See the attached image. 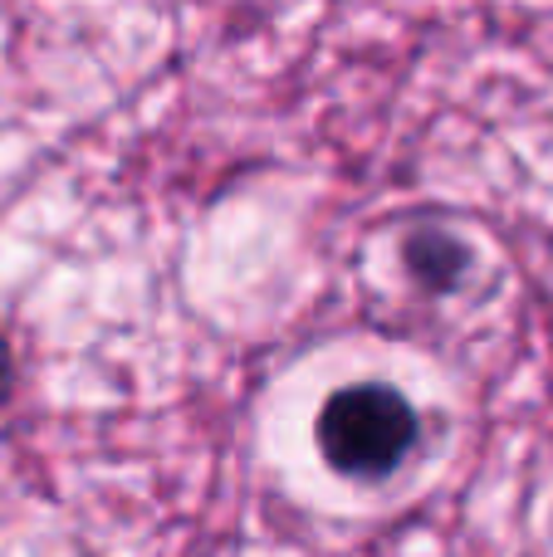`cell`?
<instances>
[{
  "label": "cell",
  "instance_id": "1",
  "mask_svg": "<svg viewBox=\"0 0 553 557\" xmlns=\"http://www.w3.org/2000/svg\"><path fill=\"white\" fill-rule=\"evenodd\" d=\"M319 445L323 460L348 480H382L417 445V411L382 382L343 386L319 416Z\"/></svg>",
  "mask_w": 553,
  "mask_h": 557
},
{
  "label": "cell",
  "instance_id": "2",
  "mask_svg": "<svg viewBox=\"0 0 553 557\" xmlns=\"http://www.w3.org/2000/svg\"><path fill=\"white\" fill-rule=\"evenodd\" d=\"M407 264L427 288H451L466 270V250H460V240H451L441 231H421L407 240Z\"/></svg>",
  "mask_w": 553,
  "mask_h": 557
},
{
  "label": "cell",
  "instance_id": "3",
  "mask_svg": "<svg viewBox=\"0 0 553 557\" xmlns=\"http://www.w3.org/2000/svg\"><path fill=\"white\" fill-rule=\"evenodd\" d=\"M10 382H15V367H10V347H5V333H0V406L10 401Z\"/></svg>",
  "mask_w": 553,
  "mask_h": 557
}]
</instances>
